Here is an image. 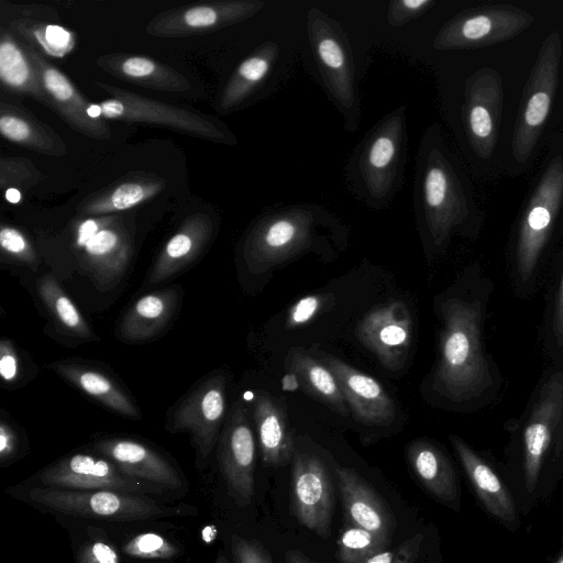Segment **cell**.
Wrapping results in <instances>:
<instances>
[{
  "mask_svg": "<svg viewBox=\"0 0 563 563\" xmlns=\"http://www.w3.org/2000/svg\"><path fill=\"white\" fill-rule=\"evenodd\" d=\"M442 318L433 389L452 401L470 400L492 382L481 341V309L476 302L450 298L442 303Z\"/></svg>",
  "mask_w": 563,
  "mask_h": 563,
  "instance_id": "cell-1",
  "label": "cell"
},
{
  "mask_svg": "<svg viewBox=\"0 0 563 563\" xmlns=\"http://www.w3.org/2000/svg\"><path fill=\"white\" fill-rule=\"evenodd\" d=\"M27 499L58 514L114 521L196 514L191 506H166L144 495L113 490H69L35 486L27 490Z\"/></svg>",
  "mask_w": 563,
  "mask_h": 563,
  "instance_id": "cell-2",
  "label": "cell"
},
{
  "mask_svg": "<svg viewBox=\"0 0 563 563\" xmlns=\"http://www.w3.org/2000/svg\"><path fill=\"white\" fill-rule=\"evenodd\" d=\"M96 85L111 97L99 103L101 117L106 120L159 125L212 142L234 143L230 131L213 117L106 82L97 81Z\"/></svg>",
  "mask_w": 563,
  "mask_h": 563,
  "instance_id": "cell-3",
  "label": "cell"
},
{
  "mask_svg": "<svg viewBox=\"0 0 563 563\" xmlns=\"http://www.w3.org/2000/svg\"><path fill=\"white\" fill-rule=\"evenodd\" d=\"M562 43L552 32L542 43L519 106L511 148L515 158L523 163L530 158L543 131L556 90Z\"/></svg>",
  "mask_w": 563,
  "mask_h": 563,
  "instance_id": "cell-4",
  "label": "cell"
},
{
  "mask_svg": "<svg viewBox=\"0 0 563 563\" xmlns=\"http://www.w3.org/2000/svg\"><path fill=\"white\" fill-rule=\"evenodd\" d=\"M74 249L95 286L110 290L129 267L133 243L130 231L114 216L90 217L75 228Z\"/></svg>",
  "mask_w": 563,
  "mask_h": 563,
  "instance_id": "cell-5",
  "label": "cell"
},
{
  "mask_svg": "<svg viewBox=\"0 0 563 563\" xmlns=\"http://www.w3.org/2000/svg\"><path fill=\"white\" fill-rule=\"evenodd\" d=\"M227 411V379L217 372L198 382L170 409L166 429L188 432L198 457L205 461L219 441Z\"/></svg>",
  "mask_w": 563,
  "mask_h": 563,
  "instance_id": "cell-6",
  "label": "cell"
},
{
  "mask_svg": "<svg viewBox=\"0 0 563 563\" xmlns=\"http://www.w3.org/2000/svg\"><path fill=\"white\" fill-rule=\"evenodd\" d=\"M563 205V157H553L543 170L522 214L516 265L522 279L533 273Z\"/></svg>",
  "mask_w": 563,
  "mask_h": 563,
  "instance_id": "cell-7",
  "label": "cell"
},
{
  "mask_svg": "<svg viewBox=\"0 0 563 563\" xmlns=\"http://www.w3.org/2000/svg\"><path fill=\"white\" fill-rule=\"evenodd\" d=\"M534 21L530 12L510 4L473 8L455 16L439 33V48H476L508 41Z\"/></svg>",
  "mask_w": 563,
  "mask_h": 563,
  "instance_id": "cell-8",
  "label": "cell"
},
{
  "mask_svg": "<svg viewBox=\"0 0 563 563\" xmlns=\"http://www.w3.org/2000/svg\"><path fill=\"white\" fill-rule=\"evenodd\" d=\"M38 481L45 486L69 490H113L143 495L165 489L122 472L104 456L75 453L43 470Z\"/></svg>",
  "mask_w": 563,
  "mask_h": 563,
  "instance_id": "cell-9",
  "label": "cell"
},
{
  "mask_svg": "<svg viewBox=\"0 0 563 563\" xmlns=\"http://www.w3.org/2000/svg\"><path fill=\"white\" fill-rule=\"evenodd\" d=\"M218 460L231 496L240 506L247 505L254 494L255 440L241 400L232 405L225 418Z\"/></svg>",
  "mask_w": 563,
  "mask_h": 563,
  "instance_id": "cell-10",
  "label": "cell"
},
{
  "mask_svg": "<svg viewBox=\"0 0 563 563\" xmlns=\"http://www.w3.org/2000/svg\"><path fill=\"white\" fill-rule=\"evenodd\" d=\"M291 500L297 520L319 537L331 534L333 488L323 462L310 454L294 455Z\"/></svg>",
  "mask_w": 563,
  "mask_h": 563,
  "instance_id": "cell-11",
  "label": "cell"
},
{
  "mask_svg": "<svg viewBox=\"0 0 563 563\" xmlns=\"http://www.w3.org/2000/svg\"><path fill=\"white\" fill-rule=\"evenodd\" d=\"M356 334L383 367L399 371L411 347V313L404 301L390 300L369 310L361 320Z\"/></svg>",
  "mask_w": 563,
  "mask_h": 563,
  "instance_id": "cell-12",
  "label": "cell"
},
{
  "mask_svg": "<svg viewBox=\"0 0 563 563\" xmlns=\"http://www.w3.org/2000/svg\"><path fill=\"white\" fill-rule=\"evenodd\" d=\"M23 44L41 74L51 109L76 132L99 141L109 140L111 128L101 117L99 104L86 100L69 78L45 59L42 53L27 43Z\"/></svg>",
  "mask_w": 563,
  "mask_h": 563,
  "instance_id": "cell-13",
  "label": "cell"
},
{
  "mask_svg": "<svg viewBox=\"0 0 563 563\" xmlns=\"http://www.w3.org/2000/svg\"><path fill=\"white\" fill-rule=\"evenodd\" d=\"M263 5L258 1H208L163 11L146 25L156 37H184L219 30L253 15Z\"/></svg>",
  "mask_w": 563,
  "mask_h": 563,
  "instance_id": "cell-14",
  "label": "cell"
},
{
  "mask_svg": "<svg viewBox=\"0 0 563 563\" xmlns=\"http://www.w3.org/2000/svg\"><path fill=\"white\" fill-rule=\"evenodd\" d=\"M465 128L470 143L482 158L490 157L498 136L503 111V84L493 68H482L467 80Z\"/></svg>",
  "mask_w": 563,
  "mask_h": 563,
  "instance_id": "cell-15",
  "label": "cell"
},
{
  "mask_svg": "<svg viewBox=\"0 0 563 563\" xmlns=\"http://www.w3.org/2000/svg\"><path fill=\"white\" fill-rule=\"evenodd\" d=\"M563 429V373H553L542 385L523 430L527 483L532 487L554 438Z\"/></svg>",
  "mask_w": 563,
  "mask_h": 563,
  "instance_id": "cell-16",
  "label": "cell"
},
{
  "mask_svg": "<svg viewBox=\"0 0 563 563\" xmlns=\"http://www.w3.org/2000/svg\"><path fill=\"white\" fill-rule=\"evenodd\" d=\"M318 352V358L333 373L354 419L366 426L387 427L396 417V406L373 377L342 360Z\"/></svg>",
  "mask_w": 563,
  "mask_h": 563,
  "instance_id": "cell-17",
  "label": "cell"
},
{
  "mask_svg": "<svg viewBox=\"0 0 563 563\" xmlns=\"http://www.w3.org/2000/svg\"><path fill=\"white\" fill-rule=\"evenodd\" d=\"M92 446L130 476L165 490H179L185 486L184 478L174 464L142 441L122 437L102 438Z\"/></svg>",
  "mask_w": 563,
  "mask_h": 563,
  "instance_id": "cell-18",
  "label": "cell"
},
{
  "mask_svg": "<svg viewBox=\"0 0 563 563\" xmlns=\"http://www.w3.org/2000/svg\"><path fill=\"white\" fill-rule=\"evenodd\" d=\"M309 243L308 224L295 218H279L257 227L247 238L243 257L252 274H263L283 264Z\"/></svg>",
  "mask_w": 563,
  "mask_h": 563,
  "instance_id": "cell-19",
  "label": "cell"
},
{
  "mask_svg": "<svg viewBox=\"0 0 563 563\" xmlns=\"http://www.w3.org/2000/svg\"><path fill=\"white\" fill-rule=\"evenodd\" d=\"M48 367L111 411L128 419H142L140 408L129 391L111 373L97 364L67 358L53 362Z\"/></svg>",
  "mask_w": 563,
  "mask_h": 563,
  "instance_id": "cell-20",
  "label": "cell"
},
{
  "mask_svg": "<svg viewBox=\"0 0 563 563\" xmlns=\"http://www.w3.org/2000/svg\"><path fill=\"white\" fill-rule=\"evenodd\" d=\"M214 232L213 220L207 213L188 216L156 257L147 284L168 280L190 266L208 247Z\"/></svg>",
  "mask_w": 563,
  "mask_h": 563,
  "instance_id": "cell-21",
  "label": "cell"
},
{
  "mask_svg": "<svg viewBox=\"0 0 563 563\" xmlns=\"http://www.w3.org/2000/svg\"><path fill=\"white\" fill-rule=\"evenodd\" d=\"M180 298L178 287H166L140 297L119 319L118 338L133 344L157 339L175 318Z\"/></svg>",
  "mask_w": 563,
  "mask_h": 563,
  "instance_id": "cell-22",
  "label": "cell"
},
{
  "mask_svg": "<svg viewBox=\"0 0 563 563\" xmlns=\"http://www.w3.org/2000/svg\"><path fill=\"white\" fill-rule=\"evenodd\" d=\"M335 474L346 523L389 540L395 519L376 492L352 468L341 466Z\"/></svg>",
  "mask_w": 563,
  "mask_h": 563,
  "instance_id": "cell-23",
  "label": "cell"
},
{
  "mask_svg": "<svg viewBox=\"0 0 563 563\" xmlns=\"http://www.w3.org/2000/svg\"><path fill=\"white\" fill-rule=\"evenodd\" d=\"M98 67L121 80L151 89L183 92L190 81L177 69L154 58L133 54H107L96 59Z\"/></svg>",
  "mask_w": 563,
  "mask_h": 563,
  "instance_id": "cell-24",
  "label": "cell"
},
{
  "mask_svg": "<svg viewBox=\"0 0 563 563\" xmlns=\"http://www.w3.org/2000/svg\"><path fill=\"white\" fill-rule=\"evenodd\" d=\"M451 169L443 162L430 167L426 174L423 191L430 211V230L441 243L463 218L465 200Z\"/></svg>",
  "mask_w": 563,
  "mask_h": 563,
  "instance_id": "cell-25",
  "label": "cell"
},
{
  "mask_svg": "<svg viewBox=\"0 0 563 563\" xmlns=\"http://www.w3.org/2000/svg\"><path fill=\"white\" fill-rule=\"evenodd\" d=\"M253 413L264 465L278 467L288 463L295 455V444L285 407L262 393L254 399Z\"/></svg>",
  "mask_w": 563,
  "mask_h": 563,
  "instance_id": "cell-26",
  "label": "cell"
},
{
  "mask_svg": "<svg viewBox=\"0 0 563 563\" xmlns=\"http://www.w3.org/2000/svg\"><path fill=\"white\" fill-rule=\"evenodd\" d=\"M0 133L15 144L48 156L60 157L68 150L64 140L22 104L0 101Z\"/></svg>",
  "mask_w": 563,
  "mask_h": 563,
  "instance_id": "cell-27",
  "label": "cell"
},
{
  "mask_svg": "<svg viewBox=\"0 0 563 563\" xmlns=\"http://www.w3.org/2000/svg\"><path fill=\"white\" fill-rule=\"evenodd\" d=\"M0 81L8 92L30 97L51 108L35 63L23 42L5 27L0 29Z\"/></svg>",
  "mask_w": 563,
  "mask_h": 563,
  "instance_id": "cell-28",
  "label": "cell"
},
{
  "mask_svg": "<svg viewBox=\"0 0 563 563\" xmlns=\"http://www.w3.org/2000/svg\"><path fill=\"white\" fill-rule=\"evenodd\" d=\"M165 181L156 176L144 173L126 176L117 184L86 198L80 205V212L90 217L109 216L110 213L131 209L159 194Z\"/></svg>",
  "mask_w": 563,
  "mask_h": 563,
  "instance_id": "cell-29",
  "label": "cell"
},
{
  "mask_svg": "<svg viewBox=\"0 0 563 563\" xmlns=\"http://www.w3.org/2000/svg\"><path fill=\"white\" fill-rule=\"evenodd\" d=\"M451 442L486 508L499 519L515 520L512 498L493 470L460 438L451 437Z\"/></svg>",
  "mask_w": 563,
  "mask_h": 563,
  "instance_id": "cell-30",
  "label": "cell"
},
{
  "mask_svg": "<svg viewBox=\"0 0 563 563\" xmlns=\"http://www.w3.org/2000/svg\"><path fill=\"white\" fill-rule=\"evenodd\" d=\"M407 456L418 481L430 494L442 501L456 499L454 470L437 445L426 440H416L408 445Z\"/></svg>",
  "mask_w": 563,
  "mask_h": 563,
  "instance_id": "cell-31",
  "label": "cell"
},
{
  "mask_svg": "<svg viewBox=\"0 0 563 563\" xmlns=\"http://www.w3.org/2000/svg\"><path fill=\"white\" fill-rule=\"evenodd\" d=\"M288 367L307 394L341 416H349L350 408L335 376L318 357L296 349L289 354Z\"/></svg>",
  "mask_w": 563,
  "mask_h": 563,
  "instance_id": "cell-32",
  "label": "cell"
},
{
  "mask_svg": "<svg viewBox=\"0 0 563 563\" xmlns=\"http://www.w3.org/2000/svg\"><path fill=\"white\" fill-rule=\"evenodd\" d=\"M36 287L40 298L60 333L85 341L96 340L91 327L52 274L38 278Z\"/></svg>",
  "mask_w": 563,
  "mask_h": 563,
  "instance_id": "cell-33",
  "label": "cell"
},
{
  "mask_svg": "<svg viewBox=\"0 0 563 563\" xmlns=\"http://www.w3.org/2000/svg\"><path fill=\"white\" fill-rule=\"evenodd\" d=\"M273 45L262 47L245 58L224 87L219 109L230 111L236 108L266 77L273 63Z\"/></svg>",
  "mask_w": 563,
  "mask_h": 563,
  "instance_id": "cell-34",
  "label": "cell"
},
{
  "mask_svg": "<svg viewBox=\"0 0 563 563\" xmlns=\"http://www.w3.org/2000/svg\"><path fill=\"white\" fill-rule=\"evenodd\" d=\"M10 30L21 35L31 46L38 52L62 58L68 55L75 47V36L71 32L57 24L44 22L15 20Z\"/></svg>",
  "mask_w": 563,
  "mask_h": 563,
  "instance_id": "cell-35",
  "label": "cell"
},
{
  "mask_svg": "<svg viewBox=\"0 0 563 563\" xmlns=\"http://www.w3.org/2000/svg\"><path fill=\"white\" fill-rule=\"evenodd\" d=\"M388 541L372 531L346 523L338 539L336 558L340 563H364L386 550Z\"/></svg>",
  "mask_w": 563,
  "mask_h": 563,
  "instance_id": "cell-36",
  "label": "cell"
},
{
  "mask_svg": "<svg viewBox=\"0 0 563 563\" xmlns=\"http://www.w3.org/2000/svg\"><path fill=\"white\" fill-rule=\"evenodd\" d=\"M40 169L26 157L0 158V187L5 191L10 188H30L43 179Z\"/></svg>",
  "mask_w": 563,
  "mask_h": 563,
  "instance_id": "cell-37",
  "label": "cell"
},
{
  "mask_svg": "<svg viewBox=\"0 0 563 563\" xmlns=\"http://www.w3.org/2000/svg\"><path fill=\"white\" fill-rule=\"evenodd\" d=\"M2 258L16 264L36 267L37 254L29 239L16 228L2 224L0 229Z\"/></svg>",
  "mask_w": 563,
  "mask_h": 563,
  "instance_id": "cell-38",
  "label": "cell"
},
{
  "mask_svg": "<svg viewBox=\"0 0 563 563\" xmlns=\"http://www.w3.org/2000/svg\"><path fill=\"white\" fill-rule=\"evenodd\" d=\"M125 554L139 559L167 560L178 554V548L161 534L146 532L130 539L123 547Z\"/></svg>",
  "mask_w": 563,
  "mask_h": 563,
  "instance_id": "cell-39",
  "label": "cell"
},
{
  "mask_svg": "<svg viewBox=\"0 0 563 563\" xmlns=\"http://www.w3.org/2000/svg\"><path fill=\"white\" fill-rule=\"evenodd\" d=\"M0 376L7 387L18 386L24 377V364L18 349L10 339L0 341Z\"/></svg>",
  "mask_w": 563,
  "mask_h": 563,
  "instance_id": "cell-40",
  "label": "cell"
},
{
  "mask_svg": "<svg viewBox=\"0 0 563 563\" xmlns=\"http://www.w3.org/2000/svg\"><path fill=\"white\" fill-rule=\"evenodd\" d=\"M317 54L322 66L332 73L333 76L346 71L345 54L340 43L332 36L322 35L318 38Z\"/></svg>",
  "mask_w": 563,
  "mask_h": 563,
  "instance_id": "cell-41",
  "label": "cell"
},
{
  "mask_svg": "<svg viewBox=\"0 0 563 563\" xmlns=\"http://www.w3.org/2000/svg\"><path fill=\"white\" fill-rule=\"evenodd\" d=\"M233 563H273L269 552L254 539L234 534L231 539Z\"/></svg>",
  "mask_w": 563,
  "mask_h": 563,
  "instance_id": "cell-42",
  "label": "cell"
},
{
  "mask_svg": "<svg viewBox=\"0 0 563 563\" xmlns=\"http://www.w3.org/2000/svg\"><path fill=\"white\" fill-rule=\"evenodd\" d=\"M328 298L323 295H308L296 301L288 311L287 327L296 328L311 321L324 307Z\"/></svg>",
  "mask_w": 563,
  "mask_h": 563,
  "instance_id": "cell-43",
  "label": "cell"
},
{
  "mask_svg": "<svg viewBox=\"0 0 563 563\" xmlns=\"http://www.w3.org/2000/svg\"><path fill=\"white\" fill-rule=\"evenodd\" d=\"M422 542V534L406 540L399 547L393 550H384L364 563H412L420 550Z\"/></svg>",
  "mask_w": 563,
  "mask_h": 563,
  "instance_id": "cell-44",
  "label": "cell"
},
{
  "mask_svg": "<svg viewBox=\"0 0 563 563\" xmlns=\"http://www.w3.org/2000/svg\"><path fill=\"white\" fill-rule=\"evenodd\" d=\"M78 563H120V558L109 542L95 540L81 547Z\"/></svg>",
  "mask_w": 563,
  "mask_h": 563,
  "instance_id": "cell-45",
  "label": "cell"
},
{
  "mask_svg": "<svg viewBox=\"0 0 563 563\" xmlns=\"http://www.w3.org/2000/svg\"><path fill=\"white\" fill-rule=\"evenodd\" d=\"M395 153L396 145L394 140L387 135H380L371 145L368 164L372 168L383 169L391 163Z\"/></svg>",
  "mask_w": 563,
  "mask_h": 563,
  "instance_id": "cell-46",
  "label": "cell"
},
{
  "mask_svg": "<svg viewBox=\"0 0 563 563\" xmlns=\"http://www.w3.org/2000/svg\"><path fill=\"white\" fill-rule=\"evenodd\" d=\"M20 437L16 428L3 417L0 419V462L10 463L18 455Z\"/></svg>",
  "mask_w": 563,
  "mask_h": 563,
  "instance_id": "cell-47",
  "label": "cell"
},
{
  "mask_svg": "<svg viewBox=\"0 0 563 563\" xmlns=\"http://www.w3.org/2000/svg\"><path fill=\"white\" fill-rule=\"evenodd\" d=\"M431 4V0H402L393 2L390 3L389 21L394 25L401 24L408 19L417 16Z\"/></svg>",
  "mask_w": 563,
  "mask_h": 563,
  "instance_id": "cell-48",
  "label": "cell"
},
{
  "mask_svg": "<svg viewBox=\"0 0 563 563\" xmlns=\"http://www.w3.org/2000/svg\"><path fill=\"white\" fill-rule=\"evenodd\" d=\"M553 334L558 345L563 343V275L561 278L554 314H553Z\"/></svg>",
  "mask_w": 563,
  "mask_h": 563,
  "instance_id": "cell-49",
  "label": "cell"
},
{
  "mask_svg": "<svg viewBox=\"0 0 563 563\" xmlns=\"http://www.w3.org/2000/svg\"><path fill=\"white\" fill-rule=\"evenodd\" d=\"M285 563H312L298 550H289L285 555Z\"/></svg>",
  "mask_w": 563,
  "mask_h": 563,
  "instance_id": "cell-50",
  "label": "cell"
},
{
  "mask_svg": "<svg viewBox=\"0 0 563 563\" xmlns=\"http://www.w3.org/2000/svg\"><path fill=\"white\" fill-rule=\"evenodd\" d=\"M5 198L9 202L16 203L20 200V192L15 188L7 189Z\"/></svg>",
  "mask_w": 563,
  "mask_h": 563,
  "instance_id": "cell-51",
  "label": "cell"
},
{
  "mask_svg": "<svg viewBox=\"0 0 563 563\" xmlns=\"http://www.w3.org/2000/svg\"><path fill=\"white\" fill-rule=\"evenodd\" d=\"M214 563H229L222 551L219 552Z\"/></svg>",
  "mask_w": 563,
  "mask_h": 563,
  "instance_id": "cell-52",
  "label": "cell"
},
{
  "mask_svg": "<svg viewBox=\"0 0 563 563\" xmlns=\"http://www.w3.org/2000/svg\"><path fill=\"white\" fill-rule=\"evenodd\" d=\"M556 563H563V553L560 555V558L558 559Z\"/></svg>",
  "mask_w": 563,
  "mask_h": 563,
  "instance_id": "cell-53",
  "label": "cell"
}]
</instances>
